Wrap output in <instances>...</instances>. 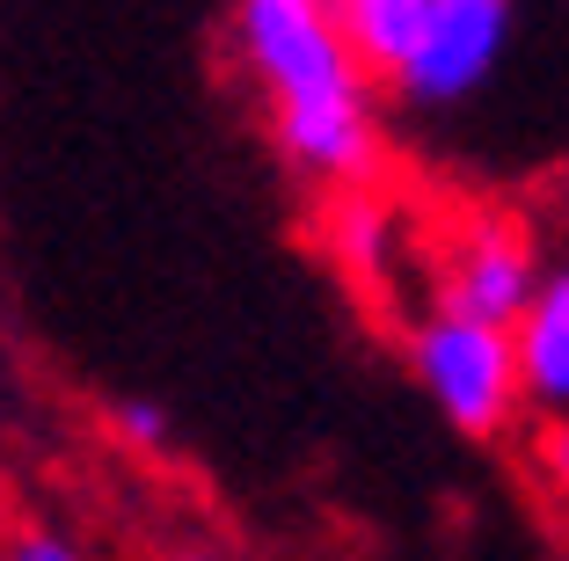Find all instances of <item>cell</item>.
<instances>
[{"label":"cell","mask_w":569,"mask_h":561,"mask_svg":"<svg viewBox=\"0 0 569 561\" xmlns=\"http://www.w3.org/2000/svg\"><path fill=\"white\" fill-rule=\"evenodd\" d=\"M234 59L270 117L284 168L321 190H358L380 161V88L343 37L336 0H241Z\"/></svg>","instance_id":"obj_1"},{"label":"cell","mask_w":569,"mask_h":561,"mask_svg":"<svg viewBox=\"0 0 569 561\" xmlns=\"http://www.w3.org/2000/svg\"><path fill=\"white\" fill-rule=\"evenodd\" d=\"M336 16L372 88L409 110H452L489 88L519 22L503 0H336Z\"/></svg>","instance_id":"obj_2"},{"label":"cell","mask_w":569,"mask_h":561,"mask_svg":"<svg viewBox=\"0 0 569 561\" xmlns=\"http://www.w3.org/2000/svg\"><path fill=\"white\" fill-rule=\"evenodd\" d=\"M409 364H417V387L431 394V409L468 438H497L526 401L511 329H489L452 307H423L409 321Z\"/></svg>","instance_id":"obj_3"},{"label":"cell","mask_w":569,"mask_h":561,"mask_svg":"<svg viewBox=\"0 0 569 561\" xmlns=\"http://www.w3.org/2000/svg\"><path fill=\"white\" fill-rule=\"evenodd\" d=\"M548 256L526 227L511 219H475L460 241L446 248V270H438V307L452 314H475L489 329H519V314L540 299L548 284Z\"/></svg>","instance_id":"obj_4"},{"label":"cell","mask_w":569,"mask_h":561,"mask_svg":"<svg viewBox=\"0 0 569 561\" xmlns=\"http://www.w3.org/2000/svg\"><path fill=\"white\" fill-rule=\"evenodd\" d=\"M511 343H519V387H526V401L569 423V263L540 284V299L519 314Z\"/></svg>","instance_id":"obj_5"},{"label":"cell","mask_w":569,"mask_h":561,"mask_svg":"<svg viewBox=\"0 0 569 561\" xmlns=\"http://www.w3.org/2000/svg\"><path fill=\"white\" fill-rule=\"evenodd\" d=\"M118 430L132 438V445H168V415L153 409V401H124V409H118Z\"/></svg>","instance_id":"obj_6"},{"label":"cell","mask_w":569,"mask_h":561,"mask_svg":"<svg viewBox=\"0 0 569 561\" xmlns=\"http://www.w3.org/2000/svg\"><path fill=\"white\" fill-rule=\"evenodd\" d=\"M8 561H81V554H73L59 532H30V540H16V554H8Z\"/></svg>","instance_id":"obj_7"},{"label":"cell","mask_w":569,"mask_h":561,"mask_svg":"<svg viewBox=\"0 0 569 561\" xmlns=\"http://www.w3.org/2000/svg\"><path fill=\"white\" fill-rule=\"evenodd\" d=\"M190 561H219V554H190Z\"/></svg>","instance_id":"obj_8"}]
</instances>
